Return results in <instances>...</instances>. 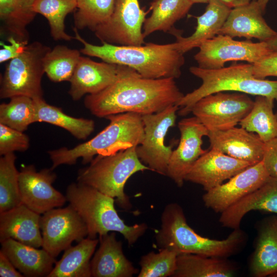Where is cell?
Segmentation results:
<instances>
[{
    "label": "cell",
    "mask_w": 277,
    "mask_h": 277,
    "mask_svg": "<svg viewBox=\"0 0 277 277\" xmlns=\"http://www.w3.org/2000/svg\"><path fill=\"white\" fill-rule=\"evenodd\" d=\"M199 48L194 58L198 67L206 69L223 68L230 61H245L253 64L272 52L265 42L238 41L222 34L205 41Z\"/></svg>",
    "instance_id": "12"
},
{
    "label": "cell",
    "mask_w": 277,
    "mask_h": 277,
    "mask_svg": "<svg viewBox=\"0 0 277 277\" xmlns=\"http://www.w3.org/2000/svg\"><path fill=\"white\" fill-rule=\"evenodd\" d=\"M231 9L240 7L249 3L251 0H220Z\"/></svg>",
    "instance_id": "44"
},
{
    "label": "cell",
    "mask_w": 277,
    "mask_h": 277,
    "mask_svg": "<svg viewBox=\"0 0 277 277\" xmlns=\"http://www.w3.org/2000/svg\"><path fill=\"white\" fill-rule=\"evenodd\" d=\"M136 147L110 155H96L88 167L78 171L77 182L114 198L121 208L131 209L129 197L124 191L127 181L136 172L151 170L138 157Z\"/></svg>",
    "instance_id": "7"
},
{
    "label": "cell",
    "mask_w": 277,
    "mask_h": 277,
    "mask_svg": "<svg viewBox=\"0 0 277 277\" xmlns=\"http://www.w3.org/2000/svg\"><path fill=\"white\" fill-rule=\"evenodd\" d=\"M14 153L0 159V212L22 204L19 187V172L16 166Z\"/></svg>",
    "instance_id": "36"
},
{
    "label": "cell",
    "mask_w": 277,
    "mask_h": 277,
    "mask_svg": "<svg viewBox=\"0 0 277 277\" xmlns=\"http://www.w3.org/2000/svg\"><path fill=\"white\" fill-rule=\"evenodd\" d=\"M29 136L24 133L0 123V155L15 151L24 152L29 147Z\"/></svg>",
    "instance_id": "39"
},
{
    "label": "cell",
    "mask_w": 277,
    "mask_h": 277,
    "mask_svg": "<svg viewBox=\"0 0 277 277\" xmlns=\"http://www.w3.org/2000/svg\"><path fill=\"white\" fill-rule=\"evenodd\" d=\"M34 10L48 21L51 37L54 40L70 41L74 37L65 31L66 16L74 12L77 0H35Z\"/></svg>",
    "instance_id": "34"
},
{
    "label": "cell",
    "mask_w": 277,
    "mask_h": 277,
    "mask_svg": "<svg viewBox=\"0 0 277 277\" xmlns=\"http://www.w3.org/2000/svg\"><path fill=\"white\" fill-rule=\"evenodd\" d=\"M251 166L217 150L209 149L196 161L186 174L185 181L201 185L206 191L223 184Z\"/></svg>",
    "instance_id": "18"
},
{
    "label": "cell",
    "mask_w": 277,
    "mask_h": 277,
    "mask_svg": "<svg viewBox=\"0 0 277 277\" xmlns=\"http://www.w3.org/2000/svg\"><path fill=\"white\" fill-rule=\"evenodd\" d=\"M14 267L8 257L0 251V276L22 277V273Z\"/></svg>",
    "instance_id": "43"
},
{
    "label": "cell",
    "mask_w": 277,
    "mask_h": 277,
    "mask_svg": "<svg viewBox=\"0 0 277 277\" xmlns=\"http://www.w3.org/2000/svg\"><path fill=\"white\" fill-rule=\"evenodd\" d=\"M155 239L158 248L168 249L178 255L191 253L226 259L240 250L246 241V234L240 228L222 240L201 236L189 226L183 208L175 203L164 209Z\"/></svg>",
    "instance_id": "3"
},
{
    "label": "cell",
    "mask_w": 277,
    "mask_h": 277,
    "mask_svg": "<svg viewBox=\"0 0 277 277\" xmlns=\"http://www.w3.org/2000/svg\"><path fill=\"white\" fill-rule=\"evenodd\" d=\"M74 39L82 44L80 52L103 62L127 66L146 78H177L184 65V54L168 44L145 43L141 46H120L107 43L95 45L85 41L74 27Z\"/></svg>",
    "instance_id": "2"
},
{
    "label": "cell",
    "mask_w": 277,
    "mask_h": 277,
    "mask_svg": "<svg viewBox=\"0 0 277 277\" xmlns=\"http://www.w3.org/2000/svg\"><path fill=\"white\" fill-rule=\"evenodd\" d=\"M209 149L217 150L231 157L253 165L263 160L265 143L255 133L241 127L208 131Z\"/></svg>",
    "instance_id": "19"
},
{
    "label": "cell",
    "mask_w": 277,
    "mask_h": 277,
    "mask_svg": "<svg viewBox=\"0 0 277 277\" xmlns=\"http://www.w3.org/2000/svg\"><path fill=\"white\" fill-rule=\"evenodd\" d=\"M179 109L173 105L160 112L142 115L144 138L136 147L137 155L151 171L164 175H166L173 146L166 145L165 138L169 129L175 125Z\"/></svg>",
    "instance_id": "10"
},
{
    "label": "cell",
    "mask_w": 277,
    "mask_h": 277,
    "mask_svg": "<svg viewBox=\"0 0 277 277\" xmlns=\"http://www.w3.org/2000/svg\"><path fill=\"white\" fill-rule=\"evenodd\" d=\"M190 72L200 78L202 83L177 103L178 114L186 116L192 106L201 98L219 92L233 91L252 95L265 96L277 102V81L259 79L253 73V64L237 63L217 69H206L192 66Z\"/></svg>",
    "instance_id": "6"
},
{
    "label": "cell",
    "mask_w": 277,
    "mask_h": 277,
    "mask_svg": "<svg viewBox=\"0 0 277 277\" xmlns=\"http://www.w3.org/2000/svg\"><path fill=\"white\" fill-rule=\"evenodd\" d=\"M1 243V250L24 276H48L57 262L43 248L38 249L12 239Z\"/></svg>",
    "instance_id": "26"
},
{
    "label": "cell",
    "mask_w": 277,
    "mask_h": 277,
    "mask_svg": "<svg viewBox=\"0 0 277 277\" xmlns=\"http://www.w3.org/2000/svg\"><path fill=\"white\" fill-rule=\"evenodd\" d=\"M263 13L265 12L266 7L269 0H256Z\"/></svg>",
    "instance_id": "46"
},
{
    "label": "cell",
    "mask_w": 277,
    "mask_h": 277,
    "mask_svg": "<svg viewBox=\"0 0 277 277\" xmlns=\"http://www.w3.org/2000/svg\"><path fill=\"white\" fill-rule=\"evenodd\" d=\"M138 74L127 66L97 62L81 55L69 82L68 93L73 101H78L85 95L104 90L122 77Z\"/></svg>",
    "instance_id": "14"
},
{
    "label": "cell",
    "mask_w": 277,
    "mask_h": 277,
    "mask_svg": "<svg viewBox=\"0 0 277 277\" xmlns=\"http://www.w3.org/2000/svg\"><path fill=\"white\" fill-rule=\"evenodd\" d=\"M41 217L23 204L0 212V242L12 239L30 246L42 247Z\"/></svg>",
    "instance_id": "21"
},
{
    "label": "cell",
    "mask_w": 277,
    "mask_h": 277,
    "mask_svg": "<svg viewBox=\"0 0 277 277\" xmlns=\"http://www.w3.org/2000/svg\"><path fill=\"white\" fill-rule=\"evenodd\" d=\"M100 246L91 260L94 277H132L138 271L126 257L114 232L99 236Z\"/></svg>",
    "instance_id": "22"
},
{
    "label": "cell",
    "mask_w": 277,
    "mask_h": 277,
    "mask_svg": "<svg viewBox=\"0 0 277 277\" xmlns=\"http://www.w3.org/2000/svg\"><path fill=\"white\" fill-rule=\"evenodd\" d=\"M80 51L58 45L50 49L43 60L45 73L53 82H70L80 61Z\"/></svg>",
    "instance_id": "33"
},
{
    "label": "cell",
    "mask_w": 277,
    "mask_h": 277,
    "mask_svg": "<svg viewBox=\"0 0 277 277\" xmlns=\"http://www.w3.org/2000/svg\"><path fill=\"white\" fill-rule=\"evenodd\" d=\"M231 10L220 0H209L204 13L196 17L197 25L192 34L183 37L175 29L171 31L176 38L173 43L174 48L184 54L214 37L218 34Z\"/></svg>",
    "instance_id": "25"
},
{
    "label": "cell",
    "mask_w": 277,
    "mask_h": 277,
    "mask_svg": "<svg viewBox=\"0 0 277 277\" xmlns=\"http://www.w3.org/2000/svg\"><path fill=\"white\" fill-rule=\"evenodd\" d=\"M50 49L41 42H33L21 55L9 61L1 79V98L18 95L44 98L41 84L45 73L43 60Z\"/></svg>",
    "instance_id": "8"
},
{
    "label": "cell",
    "mask_w": 277,
    "mask_h": 277,
    "mask_svg": "<svg viewBox=\"0 0 277 277\" xmlns=\"http://www.w3.org/2000/svg\"><path fill=\"white\" fill-rule=\"evenodd\" d=\"M138 0H115L108 19L94 30L102 43L120 46H141L145 44L143 27L146 16Z\"/></svg>",
    "instance_id": "11"
},
{
    "label": "cell",
    "mask_w": 277,
    "mask_h": 277,
    "mask_svg": "<svg viewBox=\"0 0 277 277\" xmlns=\"http://www.w3.org/2000/svg\"><path fill=\"white\" fill-rule=\"evenodd\" d=\"M178 254L168 249H160L143 255L139 264L138 277H172L176 266Z\"/></svg>",
    "instance_id": "38"
},
{
    "label": "cell",
    "mask_w": 277,
    "mask_h": 277,
    "mask_svg": "<svg viewBox=\"0 0 277 277\" xmlns=\"http://www.w3.org/2000/svg\"><path fill=\"white\" fill-rule=\"evenodd\" d=\"M269 176L262 161L250 166L226 183L206 191L202 197L204 205L221 213L259 188Z\"/></svg>",
    "instance_id": "17"
},
{
    "label": "cell",
    "mask_w": 277,
    "mask_h": 277,
    "mask_svg": "<svg viewBox=\"0 0 277 277\" xmlns=\"http://www.w3.org/2000/svg\"><path fill=\"white\" fill-rule=\"evenodd\" d=\"M99 240L87 237L65 250L47 277H90L91 259Z\"/></svg>",
    "instance_id": "28"
},
{
    "label": "cell",
    "mask_w": 277,
    "mask_h": 277,
    "mask_svg": "<svg viewBox=\"0 0 277 277\" xmlns=\"http://www.w3.org/2000/svg\"><path fill=\"white\" fill-rule=\"evenodd\" d=\"M249 267L253 276H277V216L260 222Z\"/></svg>",
    "instance_id": "24"
},
{
    "label": "cell",
    "mask_w": 277,
    "mask_h": 277,
    "mask_svg": "<svg viewBox=\"0 0 277 277\" xmlns=\"http://www.w3.org/2000/svg\"><path fill=\"white\" fill-rule=\"evenodd\" d=\"M36 109V122H45L61 127L78 140L86 139L94 131V121L71 116L62 109L50 105L44 98L34 100Z\"/></svg>",
    "instance_id": "32"
},
{
    "label": "cell",
    "mask_w": 277,
    "mask_h": 277,
    "mask_svg": "<svg viewBox=\"0 0 277 277\" xmlns=\"http://www.w3.org/2000/svg\"><path fill=\"white\" fill-rule=\"evenodd\" d=\"M115 0H77L74 13V26L78 30L86 28L93 32L111 16Z\"/></svg>",
    "instance_id": "37"
},
{
    "label": "cell",
    "mask_w": 277,
    "mask_h": 277,
    "mask_svg": "<svg viewBox=\"0 0 277 277\" xmlns=\"http://www.w3.org/2000/svg\"><path fill=\"white\" fill-rule=\"evenodd\" d=\"M35 0H0V19L4 31L20 41H28L27 26L36 12Z\"/></svg>",
    "instance_id": "30"
},
{
    "label": "cell",
    "mask_w": 277,
    "mask_h": 277,
    "mask_svg": "<svg viewBox=\"0 0 277 277\" xmlns=\"http://www.w3.org/2000/svg\"><path fill=\"white\" fill-rule=\"evenodd\" d=\"M253 73L255 77L259 79L277 77V52H272L253 64Z\"/></svg>",
    "instance_id": "40"
},
{
    "label": "cell",
    "mask_w": 277,
    "mask_h": 277,
    "mask_svg": "<svg viewBox=\"0 0 277 277\" xmlns=\"http://www.w3.org/2000/svg\"><path fill=\"white\" fill-rule=\"evenodd\" d=\"M193 4L194 3H208L209 0H190Z\"/></svg>",
    "instance_id": "47"
},
{
    "label": "cell",
    "mask_w": 277,
    "mask_h": 277,
    "mask_svg": "<svg viewBox=\"0 0 277 277\" xmlns=\"http://www.w3.org/2000/svg\"><path fill=\"white\" fill-rule=\"evenodd\" d=\"M252 210L277 214V177L269 176L259 188L222 212L219 222L225 227L239 228L244 216Z\"/></svg>",
    "instance_id": "23"
},
{
    "label": "cell",
    "mask_w": 277,
    "mask_h": 277,
    "mask_svg": "<svg viewBox=\"0 0 277 277\" xmlns=\"http://www.w3.org/2000/svg\"><path fill=\"white\" fill-rule=\"evenodd\" d=\"M275 101L265 96H256L249 113L239 125L246 130L256 133L264 143L277 138V112H274Z\"/></svg>",
    "instance_id": "31"
},
{
    "label": "cell",
    "mask_w": 277,
    "mask_h": 277,
    "mask_svg": "<svg viewBox=\"0 0 277 277\" xmlns=\"http://www.w3.org/2000/svg\"><path fill=\"white\" fill-rule=\"evenodd\" d=\"M193 4L190 0H153L149 8L151 14L143 27L144 37L157 31L171 32L174 24L186 16Z\"/></svg>",
    "instance_id": "29"
},
{
    "label": "cell",
    "mask_w": 277,
    "mask_h": 277,
    "mask_svg": "<svg viewBox=\"0 0 277 277\" xmlns=\"http://www.w3.org/2000/svg\"><path fill=\"white\" fill-rule=\"evenodd\" d=\"M266 43L270 50L277 52V36Z\"/></svg>",
    "instance_id": "45"
},
{
    "label": "cell",
    "mask_w": 277,
    "mask_h": 277,
    "mask_svg": "<svg viewBox=\"0 0 277 277\" xmlns=\"http://www.w3.org/2000/svg\"><path fill=\"white\" fill-rule=\"evenodd\" d=\"M40 227L42 248L55 258L74 242H80L88 236L86 223L70 205L54 208L43 214Z\"/></svg>",
    "instance_id": "13"
},
{
    "label": "cell",
    "mask_w": 277,
    "mask_h": 277,
    "mask_svg": "<svg viewBox=\"0 0 277 277\" xmlns=\"http://www.w3.org/2000/svg\"><path fill=\"white\" fill-rule=\"evenodd\" d=\"M174 80L146 78L138 74L123 77L97 93L86 95L84 105L100 118L127 112L155 113L176 105L184 96Z\"/></svg>",
    "instance_id": "1"
},
{
    "label": "cell",
    "mask_w": 277,
    "mask_h": 277,
    "mask_svg": "<svg viewBox=\"0 0 277 277\" xmlns=\"http://www.w3.org/2000/svg\"><path fill=\"white\" fill-rule=\"evenodd\" d=\"M108 125L91 140L71 149L62 147L48 151L54 169L62 165L75 164L79 158L90 163L97 155H107L140 145L144 138L142 115L127 112L106 117Z\"/></svg>",
    "instance_id": "4"
},
{
    "label": "cell",
    "mask_w": 277,
    "mask_h": 277,
    "mask_svg": "<svg viewBox=\"0 0 277 277\" xmlns=\"http://www.w3.org/2000/svg\"><path fill=\"white\" fill-rule=\"evenodd\" d=\"M262 162L268 175L277 177V138L265 143Z\"/></svg>",
    "instance_id": "42"
},
{
    "label": "cell",
    "mask_w": 277,
    "mask_h": 277,
    "mask_svg": "<svg viewBox=\"0 0 277 277\" xmlns=\"http://www.w3.org/2000/svg\"><path fill=\"white\" fill-rule=\"evenodd\" d=\"M7 41L9 44H5L3 42L0 43L2 47L0 50L1 63L9 61L18 56L25 51L28 45V41H20L12 36H8Z\"/></svg>",
    "instance_id": "41"
},
{
    "label": "cell",
    "mask_w": 277,
    "mask_h": 277,
    "mask_svg": "<svg viewBox=\"0 0 277 277\" xmlns=\"http://www.w3.org/2000/svg\"><path fill=\"white\" fill-rule=\"evenodd\" d=\"M56 178L51 168L37 171L32 165L22 167L18 179L22 204L39 214L63 206L66 196L52 186Z\"/></svg>",
    "instance_id": "15"
},
{
    "label": "cell",
    "mask_w": 277,
    "mask_h": 277,
    "mask_svg": "<svg viewBox=\"0 0 277 277\" xmlns=\"http://www.w3.org/2000/svg\"><path fill=\"white\" fill-rule=\"evenodd\" d=\"M66 196L69 205L86 223L88 238L96 239L97 235L101 236L117 232L131 246L148 228L145 223L127 225L116 210L115 199L89 186L71 183L67 187Z\"/></svg>",
    "instance_id": "5"
},
{
    "label": "cell",
    "mask_w": 277,
    "mask_h": 277,
    "mask_svg": "<svg viewBox=\"0 0 277 277\" xmlns=\"http://www.w3.org/2000/svg\"><path fill=\"white\" fill-rule=\"evenodd\" d=\"M236 270L226 258L185 253L177 255L172 277H231Z\"/></svg>",
    "instance_id": "27"
},
{
    "label": "cell",
    "mask_w": 277,
    "mask_h": 277,
    "mask_svg": "<svg viewBox=\"0 0 277 277\" xmlns=\"http://www.w3.org/2000/svg\"><path fill=\"white\" fill-rule=\"evenodd\" d=\"M8 103L0 105V123L24 132L29 126L36 123V109L33 99L18 95L11 97Z\"/></svg>",
    "instance_id": "35"
},
{
    "label": "cell",
    "mask_w": 277,
    "mask_h": 277,
    "mask_svg": "<svg viewBox=\"0 0 277 277\" xmlns=\"http://www.w3.org/2000/svg\"><path fill=\"white\" fill-rule=\"evenodd\" d=\"M178 128L180 140L171 155L166 175L181 187L190 169L208 151L202 148V144L203 137L207 136L208 130L194 116L181 120L178 123Z\"/></svg>",
    "instance_id": "16"
},
{
    "label": "cell",
    "mask_w": 277,
    "mask_h": 277,
    "mask_svg": "<svg viewBox=\"0 0 277 277\" xmlns=\"http://www.w3.org/2000/svg\"><path fill=\"white\" fill-rule=\"evenodd\" d=\"M263 14L256 0L231 9L218 34L267 42L276 37L277 32L267 24Z\"/></svg>",
    "instance_id": "20"
},
{
    "label": "cell",
    "mask_w": 277,
    "mask_h": 277,
    "mask_svg": "<svg viewBox=\"0 0 277 277\" xmlns=\"http://www.w3.org/2000/svg\"><path fill=\"white\" fill-rule=\"evenodd\" d=\"M254 101L248 94L219 92L197 101L190 113L210 131L227 130L235 127L249 113Z\"/></svg>",
    "instance_id": "9"
}]
</instances>
